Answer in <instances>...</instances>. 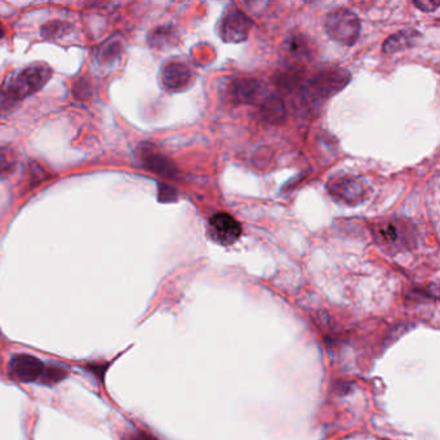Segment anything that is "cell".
Wrapping results in <instances>:
<instances>
[{
    "mask_svg": "<svg viewBox=\"0 0 440 440\" xmlns=\"http://www.w3.org/2000/svg\"><path fill=\"white\" fill-rule=\"evenodd\" d=\"M350 82V74L344 69H324L309 79L303 88L305 100L312 105H321L324 101L343 91Z\"/></svg>",
    "mask_w": 440,
    "mask_h": 440,
    "instance_id": "2",
    "label": "cell"
},
{
    "mask_svg": "<svg viewBox=\"0 0 440 440\" xmlns=\"http://www.w3.org/2000/svg\"><path fill=\"white\" fill-rule=\"evenodd\" d=\"M19 163L17 152L8 145H0V176H7L14 171Z\"/></svg>",
    "mask_w": 440,
    "mask_h": 440,
    "instance_id": "17",
    "label": "cell"
},
{
    "mask_svg": "<svg viewBox=\"0 0 440 440\" xmlns=\"http://www.w3.org/2000/svg\"><path fill=\"white\" fill-rule=\"evenodd\" d=\"M264 86L255 79H239L231 83L230 96L238 104H252L262 95Z\"/></svg>",
    "mask_w": 440,
    "mask_h": 440,
    "instance_id": "10",
    "label": "cell"
},
{
    "mask_svg": "<svg viewBox=\"0 0 440 440\" xmlns=\"http://www.w3.org/2000/svg\"><path fill=\"white\" fill-rule=\"evenodd\" d=\"M419 34L416 30H402L391 35L384 44L386 54H395L399 51L413 47L419 40Z\"/></svg>",
    "mask_w": 440,
    "mask_h": 440,
    "instance_id": "11",
    "label": "cell"
},
{
    "mask_svg": "<svg viewBox=\"0 0 440 440\" xmlns=\"http://www.w3.org/2000/svg\"><path fill=\"white\" fill-rule=\"evenodd\" d=\"M43 369V362L30 354L12 355L7 364L8 376L11 377L12 380L23 384L38 381Z\"/></svg>",
    "mask_w": 440,
    "mask_h": 440,
    "instance_id": "8",
    "label": "cell"
},
{
    "mask_svg": "<svg viewBox=\"0 0 440 440\" xmlns=\"http://www.w3.org/2000/svg\"><path fill=\"white\" fill-rule=\"evenodd\" d=\"M373 239L389 253L406 252L416 246L417 231L408 218L389 217L373 226Z\"/></svg>",
    "mask_w": 440,
    "mask_h": 440,
    "instance_id": "1",
    "label": "cell"
},
{
    "mask_svg": "<svg viewBox=\"0 0 440 440\" xmlns=\"http://www.w3.org/2000/svg\"><path fill=\"white\" fill-rule=\"evenodd\" d=\"M108 364H97V363H93V364H86V369L89 371L91 373H93L95 376L98 377L100 380H102L104 376H105V372L108 369Z\"/></svg>",
    "mask_w": 440,
    "mask_h": 440,
    "instance_id": "21",
    "label": "cell"
},
{
    "mask_svg": "<svg viewBox=\"0 0 440 440\" xmlns=\"http://www.w3.org/2000/svg\"><path fill=\"white\" fill-rule=\"evenodd\" d=\"M328 192L332 195L333 199L343 205H362L368 198V187L360 178L354 176H341L333 178L328 183Z\"/></svg>",
    "mask_w": 440,
    "mask_h": 440,
    "instance_id": "5",
    "label": "cell"
},
{
    "mask_svg": "<svg viewBox=\"0 0 440 440\" xmlns=\"http://www.w3.org/2000/svg\"><path fill=\"white\" fill-rule=\"evenodd\" d=\"M158 196H159V200H161V202H163V203H168V202H173V200H176L177 193H176V190L172 189L171 186L164 185V183H161V185H159V193H158Z\"/></svg>",
    "mask_w": 440,
    "mask_h": 440,
    "instance_id": "20",
    "label": "cell"
},
{
    "mask_svg": "<svg viewBox=\"0 0 440 440\" xmlns=\"http://www.w3.org/2000/svg\"><path fill=\"white\" fill-rule=\"evenodd\" d=\"M208 235L220 246H231L242 235V226L234 217L220 212L209 218Z\"/></svg>",
    "mask_w": 440,
    "mask_h": 440,
    "instance_id": "6",
    "label": "cell"
},
{
    "mask_svg": "<svg viewBox=\"0 0 440 440\" xmlns=\"http://www.w3.org/2000/svg\"><path fill=\"white\" fill-rule=\"evenodd\" d=\"M161 84L170 92H180L193 83L192 67L181 61H170L161 69Z\"/></svg>",
    "mask_w": 440,
    "mask_h": 440,
    "instance_id": "9",
    "label": "cell"
},
{
    "mask_svg": "<svg viewBox=\"0 0 440 440\" xmlns=\"http://www.w3.org/2000/svg\"><path fill=\"white\" fill-rule=\"evenodd\" d=\"M262 114L265 115V118L273 123L281 121L284 119V114H286L283 101L277 96H270L265 98V101L262 102Z\"/></svg>",
    "mask_w": 440,
    "mask_h": 440,
    "instance_id": "15",
    "label": "cell"
},
{
    "mask_svg": "<svg viewBox=\"0 0 440 440\" xmlns=\"http://www.w3.org/2000/svg\"><path fill=\"white\" fill-rule=\"evenodd\" d=\"M286 52L293 58H308L312 52L308 39L303 35H292L284 43Z\"/></svg>",
    "mask_w": 440,
    "mask_h": 440,
    "instance_id": "14",
    "label": "cell"
},
{
    "mask_svg": "<svg viewBox=\"0 0 440 440\" xmlns=\"http://www.w3.org/2000/svg\"><path fill=\"white\" fill-rule=\"evenodd\" d=\"M177 42V32L172 26H161L154 29L149 36V44L152 48H168Z\"/></svg>",
    "mask_w": 440,
    "mask_h": 440,
    "instance_id": "13",
    "label": "cell"
},
{
    "mask_svg": "<svg viewBox=\"0 0 440 440\" xmlns=\"http://www.w3.org/2000/svg\"><path fill=\"white\" fill-rule=\"evenodd\" d=\"M142 161L145 168L151 172L158 173L161 176H173L176 173L174 164L161 154L146 151L142 154Z\"/></svg>",
    "mask_w": 440,
    "mask_h": 440,
    "instance_id": "12",
    "label": "cell"
},
{
    "mask_svg": "<svg viewBox=\"0 0 440 440\" xmlns=\"http://www.w3.org/2000/svg\"><path fill=\"white\" fill-rule=\"evenodd\" d=\"M70 25L66 22L54 21L44 25L42 27V36L47 39H56L65 35L69 30Z\"/></svg>",
    "mask_w": 440,
    "mask_h": 440,
    "instance_id": "19",
    "label": "cell"
},
{
    "mask_svg": "<svg viewBox=\"0 0 440 440\" xmlns=\"http://www.w3.org/2000/svg\"><path fill=\"white\" fill-rule=\"evenodd\" d=\"M413 5L417 7L419 10L424 12H434L438 7H439V3L437 1H413Z\"/></svg>",
    "mask_w": 440,
    "mask_h": 440,
    "instance_id": "22",
    "label": "cell"
},
{
    "mask_svg": "<svg viewBox=\"0 0 440 440\" xmlns=\"http://www.w3.org/2000/svg\"><path fill=\"white\" fill-rule=\"evenodd\" d=\"M324 27L328 36L334 42L351 47L359 39L362 25L354 12L338 8L327 16Z\"/></svg>",
    "mask_w": 440,
    "mask_h": 440,
    "instance_id": "3",
    "label": "cell"
},
{
    "mask_svg": "<svg viewBox=\"0 0 440 440\" xmlns=\"http://www.w3.org/2000/svg\"><path fill=\"white\" fill-rule=\"evenodd\" d=\"M4 35V29H3V26H1V23H0V38Z\"/></svg>",
    "mask_w": 440,
    "mask_h": 440,
    "instance_id": "24",
    "label": "cell"
},
{
    "mask_svg": "<svg viewBox=\"0 0 440 440\" xmlns=\"http://www.w3.org/2000/svg\"><path fill=\"white\" fill-rule=\"evenodd\" d=\"M52 69L45 64H35L23 69L19 76L12 80L8 95L12 100H22L32 96L43 88L51 79Z\"/></svg>",
    "mask_w": 440,
    "mask_h": 440,
    "instance_id": "4",
    "label": "cell"
},
{
    "mask_svg": "<svg viewBox=\"0 0 440 440\" xmlns=\"http://www.w3.org/2000/svg\"><path fill=\"white\" fill-rule=\"evenodd\" d=\"M66 377H67V369L62 365H44L43 372L38 381L47 386H54L56 384L61 382Z\"/></svg>",
    "mask_w": 440,
    "mask_h": 440,
    "instance_id": "18",
    "label": "cell"
},
{
    "mask_svg": "<svg viewBox=\"0 0 440 440\" xmlns=\"http://www.w3.org/2000/svg\"><path fill=\"white\" fill-rule=\"evenodd\" d=\"M127 440H158V439H155L154 437H151V435H149V434H146V432H142V431H137V432H135V434H132L130 437H128V439Z\"/></svg>",
    "mask_w": 440,
    "mask_h": 440,
    "instance_id": "23",
    "label": "cell"
},
{
    "mask_svg": "<svg viewBox=\"0 0 440 440\" xmlns=\"http://www.w3.org/2000/svg\"><path fill=\"white\" fill-rule=\"evenodd\" d=\"M252 29V21L243 12L231 8L227 10L221 23H220V36L226 43H242L248 38Z\"/></svg>",
    "mask_w": 440,
    "mask_h": 440,
    "instance_id": "7",
    "label": "cell"
},
{
    "mask_svg": "<svg viewBox=\"0 0 440 440\" xmlns=\"http://www.w3.org/2000/svg\"><path fill=\"white\" fill-rule=\"evenodd\" d=\"M121 52H123V40L119 36H113L101 47L98 57L104 64H108L118 60Z\"/></svg>",
    "mask_w": 440,
    "mask_h": 440,
    "instance_id": "16",
    "label": "cell"
}]
</instances>
